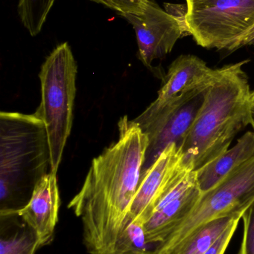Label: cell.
Returning a JSON list of instances; mask_svg holds the SVG:
<instances>
[{
  "mask_svg": "<svg viewBox=\"0 0 254 254\" xmlns=\"http://www.w3.org/2000/svg\"><path fill=\"white\" fill-rule=\"evenodd\" d=\"M119 128V140L92 160L82 189L69 203L82 221L90 254H116L143 174L147 134L127 116Z\"/></svg>",
  "mask_w": 254,
  "mask_h": 254,
  "instance_id": "6da1fadb",
  "label": "cell"
},
{
  "mask_svg": "<svg viewBox=\"0 0 254 254\" xmlns=\"http://www.w3.org/2000/svg\"><path fill=\"white\" fill-rule=\"evenodd\" d=\"M249 61L217 68L206 89L202 107L180 146L182 164L197 171L229 149L250 125L251 92L243 66Z\"/></svg>",
  "mask_w": 254,
  "mask_h": 254,
  "instance_id": "7a4b0ae2",
  "label": "cell"
},
{
  "mask_svg": "<svg viewBox=\"0 0 254 254\" xmlns=\"http://www.w3.org/2000/svg\"><path fill=\"white\" fill-rule=\"evenodd\" d=\"M51 171L44 123L34 114H0L1 213H11L28 203L38 181Z\"/></svg>",
  "mask_w": 254,
  "mask_h": 254,
  "instance_id": "3957f363",
  "label": "cell"
},
{
  "mask_svg": "<svg viewBox=\"0 0 254 254\" xmlns=\"http://www.w3.org/2000/svg\"><path fill=\"white\" fill-rule=\"evenodd\" d=\"M78 67L67 43L57 46L42 65L41 101L34 113L44 123L50 151L51 171L57 174L73 126Z\"/></svg>",
  "mask_w": 254,
  "mask_h": 254,
  "instance_id": "277c9868",
  "label": "cell"
},
{
  "mask_svg": "<svg viewBox=\"0 0 254 254\" xmlns=\"http://www.w3.org/2000/svg\"><path fill=\"white\" fill-rule=\"evenodd\" d=\"M166 10L181 22L185 34L206 49L233 46L254 25V0H202L178 4H165Z\"/></svg>",
  "mask_w": 254,
  "mask_h": 254,
  "instance_id": "5b68a950",
  "label": "cell"
},
{
  "mask_svg": "<svg viewBox=\"0 0 254 254\" xmlns=\"http://www.w3.org/2000/svg\"><path fill=\"white\" fill-rule=\"evenodd\" d=\"M254 201V157L213 189L201 194L183 222L170 230L150 254H165L197 228L218 218L240 216Z\"/></svg>",
  "mask_w": 254,
  "mask_h": 254,
  "instance_id": "8992f818",
  "label": "cell"
},
{
  "mask_svg": "<svg viewBox=\"0 0 254 254\" xmlns=\"http://www.w3.org/2000/svg\"><path fill=\"white\" fill-rule=\"evenodd\" d=\"M217 69H213L198 57L183 55L173 61L164 76V84L153 103L133 120L143 131L163 115L186 98L210 86Z\"/></svg>",
  "mask_w": 254,
  "mask_h": 254,
  "instance_id": "52a82bcc",
  "label": "cell"
},
{
  "mask_svg": "<svg viewBox=\"0 0 254 254\" xmlns=\"http://www.w3.org/2000/svg\"><path fill=\"white\" fill-rule=\"evenodd\" d=\"M201 194L195 172L180 173L170 182L144 223L146 239L152 249L189 216Z\"/></svg>",
  "mask_w": 254,
  "mask_h": 254,
  "instance_id": "ba28073f",
  "label": "cell"
},
{
  "mask_svg": "<svg viewBox=\"0 0 254 254\" xmlns=\"http://www.w3.org/2000/svg\"><path fill=\"white\" fill-rule=\"evenodd\" d=\"M119 15L133 25L138 44L139 58L149 68H152L154 61L162 59L169 54L177 40L185 34L180 20L153 0H149L143 14Z\"/></svg>",
  "mask_w": 254,
  "mask_h": 254,
  "instance_id": "9c48e42d",
  "label": "cell"
},
{
  "mask_svg": "<svg viewBox=\"0 0 254 254\" xmlns=\"http://www.w3.org/2000/svg\"><path fill=\"white\" fill-rule=\"evenodd\" d=\"M207 87L173 107L143 131L149 137V146L143 173L169 145L174 143L180 149L202 107Z\"/></svg>",
  "mask_w": 254,
  "mask_h": 254,
  "instance_id": "30bf717a",
  "label": "cell"
},
{
  "mask_svg": "<svg viewBox=\"0 0 254 254\" xmlns=\"http://www.w3.org/2000/svg\"><path fill=\"white\" fill-rule=\"evenodd\" d=\"M182 157L180 148L172 143L143 172L140 186L125 218V225L131 222L144 225L152 215L157 200L183 168Z\"/></svg>",
  "mask_w": 254,
  "mask_h": 254,
  "instance_id": "8fae6325",
  "label": "cell"
},
{
  "mask_svg": "<svg viewBox=\"0 0 254 254\" xmlns=\"http://www.w3.org/2000/svg\"><path fill=\"white\" fill-rule=\"evenodd\" d=\"M60 199L56 174L49 173L38 181L31 198L22 208L11 213L16 215L34 232L39 249L53 240L58 222Z\"/></svg>",
  "mask_w": 254,
  "mask_h": 254,
  "instance_id": "7c38bea8",
  "label": "cell"
},
{
  "mask_svg": "<svg viewBox=\"0 0 254 254\" xmlns=\"http://www.w3.org/2000/svg\"><path fill=\"white\" fill-rule=\"evenodd\" d=\"M253 157L254 132L248 131L239 139L235 146L195 171L197 182L201 193L213 189L228 175Z\"/></svg>",
  "mask_w": 254,
  "mask_h": 254,
  "instance_id": "4fadbf2b",
  "label": "cell"
},
{
  "mask_svg": "<svg viewBox=\"0 0 254 254\" xmlns=\"http://www.w3.org/2000/svg\"><path fill=\"white\" fill-rule=\"evenodd\" d=\"M241 219L240 216H224L207 222L165 254H204L234 221Z\"/></svg>",
  "mask_w": 254,
  "mask_h": 254,
  "instance_id": "5bb4252c",
  "label": "cell"
},
{
  "mask_svg": "<svg viewBox=\"0 0 254 254\" xmlns=\"http://www.w3.org/2000/svg\"><path fill=\"white\" fill-rule=\"evenodd\" d=\"M55 2V0H19L18 13L30 35L40 34Z\"/></svg>",
  "mask_w": 254,
  "mask_h": 254,
  "instance_id": "9a60e30c",
  "label": "cell"
},
{
  "mask_svg": "<svg viewBox=\"0 0 254 254\" xmlns=\"http://www.w3.org/2000/svg\"><path fill=\"white\" fill-rule=\"evenodd\" d=\"M152 249L146 239L144 225L131 222L125 225L116 254H150Z\"/></svg>",
  "mask_w": 254,
  "mask_h": 254,
  "instance_id": "2e32d148",
  "label": "cell"
},
{
  "mask_svg": "<svg viewBox=\"0 0 254 254\" xmlns=\"http://www.w3.org/2000/svg\"><path fill=\"white\" fill-rule=\"evenodd\" d=\"M37 249V238L27 225L0 240V254H34Z\"/></svg>",
  "mask_w": 254,
  "mask_h": 254,
  "instance_id": "e0dca14e",
  "label": "cell"
},
{
  "mask_svg": "<svg viewBox=\"0 0 254 254\" xmlns=\"http://www.w3.org/2000/svg\"><path fill=\"white\" fill-rule=\"evenodd\" d=\"M113 9L119 14L141 15L147 7L149 0H90Z\"/></svg>",
  "mask_w": 254,
  "mask_h": 254,
  "instance_id": "ac0fdd59",
  "label": "cell"
},
{
  "mask_svg": "<svg viewBox=\"0 0 254 254\" xmlns=\"http://www.w3.org/2000/svg\"><path fill=\"white\" fill-rule=\"evenodd\" d=\"M244 234L239 254H254V201L243 213Z\"/></svg>",
  "mask_w": 254,
  "mask_h": 254,
  "instance_id": "d6986e66",
  "label": "cell"
},
{
  "mask_svg": "<svg viewBox=\"0 0 254 254\" xmlns=\"http://www.w3.org/2000/svg\"><path fill=\"white\" fill-rule=\"evenodd\" d=\"M240 220V219H237V220L234 221L219 237V240L215 243V244L204 254H225L234 234H235Z\"/></svg>",
  "mask_w": 254,
  "mask_h": 254,
  "instance_id": "ffe728a7",
  "label": "cell"
},
{
  "mask_svg": "<svg viewBox=\"0 0 254 254\" xmlns=\"http://www.w3.org/2000/svg\"><path fill=\"white\" fill-rule=\"evenodd\" d=\"M246 46H254V25L233 46L231 52H234V51L237 50V49Z\"/></svg>",
  "mask_w": 254,
  "mask_h": 254,
  "instance_id": "44dd1931",
  "label": "cell"
},
{
  "mask_svg": "<svg viewBox=\"0 0 254 254\" xmlns=\"http://www.w3.org/2000/svg\"><path fill=\"white\" fill-rule=\"evenodd\" d=\"M250 125L253 127L254 131V100H251L250 102Z\"/></svg>",
  "mask_w": 254,
  "mask_h": 254,
  "instance_id": "7402d4cb",
  "label": "cell"
},
{
  "mask_svg": "<svg viewBox=\"0 0 254 254\" xmlns=\"http://www.w3.org/2000/svg\"><path fill=\"white\" fill-rule=\"evenodd\" d=\"M202 1V0H186V4H187V3L193 2V1Z\"/></svg>",
  "mask_w": 254,
  "mask_h": 254,
  "instance_id": "603a6c76",
  "label": "cell"
},
{
  "mask_svg": "<svg viewBox=\"0 0 254 254\" xmlns=\"http://www.w3.org/2000/svg\"><path fill=\"white\" fill-rule=\"evenodd\" d=\"M251 100H254V91L252 92V95H251Z\"/></svg>",
  "mask_w": 254,
  "mask_h": 254,
  "instance_id": "cb8c5ba5",
  "label": "cell"
}]
</instances>
